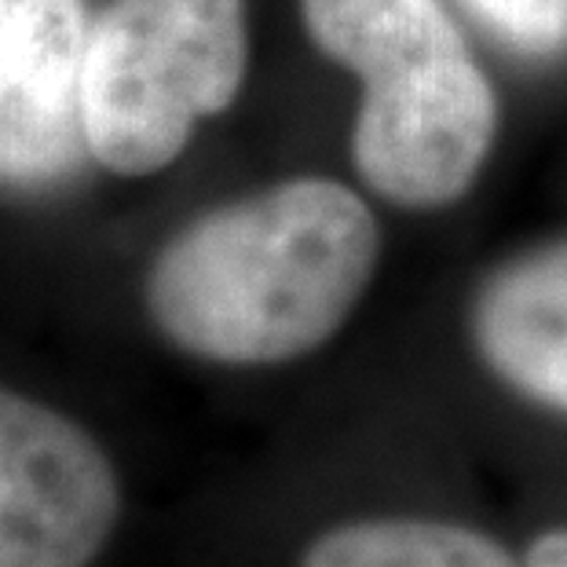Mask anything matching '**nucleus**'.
Returning <instances> with one entry per match:
<instances>
[{
	"instance_id": "nucleus-1",
	"label": "nucleus",
	"mask_w": 567,
	"mask_h": 567,
	"mask_svg": "<svg viewBox=\"0 0 567 567\" xmlns=\"http://www.w3.org/2000/svg\"><path fill=\"white\" fill-rule=\"evenodd\" d=\"M378 260L370 205L337 179L297 176L184 227L151 264L147 308L190 355L275 367L341 330Z\"/></svg>"
},
{
	"instance_id": "nucleus-2",
	"label": "nucleus",
	"mask_w": 567,
	"mask_h": 567,
	"mask_svg": "<svg viewBox=\"0 0 567 567\" xmlns=\"http://www.w3.org/2000/svg\"><path fill=\"white\" fill-rule=\"evenodd\" d=\"M311 44L363 81L359 179L400 209H443L476 184L498 95L440 0H300Z\"/></svg>"
},
{
	"instance_id": "nucleus-3",
	"label": "nucleus",
	"mask_w": 567,
	"mask_h": 567,
	"mask_svg": "<svg viewBox=\"0 0 567 567\" xmlns=\"http://www.w3.org/2000/svg\"><path fill=\"white\" fill-rule=\"evenodd\" d=\"M243 0H114L89 33L84 140L111 173H158L246 78Z\"/></svg>"
},
{
	"instance_id": "nucleus-4",
	"label": "nucleus",
	"mask_w": 567,
	"mask_h": 567,
	"mask_svg": "<svg viewBox=\"0 0 567 567\" xmlns=\"http://www.w3.org/2000/svg\"><path fill=\"white\" fill-rule=\"evenodd\" d=\"M117 513L103 446L52 406L0 389V567H89Z\"/></svg>"
},
{
	"instance_id": "nucleus-5",
	"label": "nucleus",
	"mask_w": 567,
	"mask_h": 567,
	"mask_svg": "<svg viewBox=\"0 0 567 567\" xmlns=\"http://www.w3.org/2000/svg\"><path fill=\"white\" fill-rule=\"evenodd\" d=\"M81 0H0V184H44L89 151Z\"/></svg>"
},
{
	"instance_id": "nucleus-6",
	"label": "nucleus",
	"mask_w": 567,
	"mask_h": 567,
	"mask_svg": "<svg viewBox=\"0 0 567 567\" xmlns=\"http://www.w3.org/2000/svg\"><path fill=\"white\" fill-rule=\"evenodd\" d=\"M468 333L505 389L567 417V238L494 268L468 308Z\"/></svg>"
},
{
	"instance_id": "nucleus-7",
	"label": "nucleus",
	"mask_w": 567,
	"mask_h": 567,
	"mask_svg": "<svg viewBox=\"0 0 567 567\" xmlns=\"http://www.w3.org/2000/svg\"><path fill=\"white\" fill-rule=\"evenodd\" d=\"M300 567H524L484 530L429 516H373L330 527Z\"/></svg>"
},
{
	"instance_id": "nucleus-8",
	"label": "nucleus",
	"mask_w": 567,
	"mask_h": 567,
	"mask_svg": "<svg viewBox=\"0 0 567 567\" xmlns=\"http://www.w3.org/2000/svg\"><path fill=\"white\" fill-rule=\"evenodd\" d=\"M516 52L546 59L567 52V0H465Z\"/></svg>"
},
{
	"instance_id": "nucleus-9",
	"label": "nucleus",
	"mask_w": 567,
	"mask_h": 567,
	"mask_svg": "<svg viewBox=\"0 0 567 567\" xmlns=\"http://www.w3.org/2000/svg\"><path fill=\"white\" fill-rule=\"evenodd\" d=\"M524 567H567V530H546L530 542Z\"/></svg>"
}]
</instances>
